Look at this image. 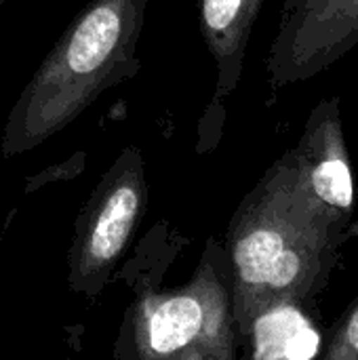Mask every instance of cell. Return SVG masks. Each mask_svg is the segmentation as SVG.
<instances>
[{
	"label": "cell",
	"instance_id": "obj_1",
	"mask_svg": "<svg viewBox=\"0 0 358 360\" xmlns=\"http://www.w3.org/2000/svg\"><path fill=\"white\" fill-rule=\"evenodd\" d=\"M148 0H91L63 30L11 108L0 154L32 152L74 122L103 91L139 72Z\"/></svg>",
	"mask_w": 358,
	"mask_h": 360
},
{
	"label": "cell",
	"instance_id": "obj_2",
	"mask_svg": "<svg viewBox=\"0 0 358 360\" xmlns=\"http://www.w3.org/2000/svg\"><path fill=\"white\" fill-rule=\"evenodd\" d=\"M342 215L306 186L295 150L287 152L247 196L230 230V257L243 310L255 314L306 291L323 268V251Z\"/></svg>",
	"mask_w": 358,
	"mask_h": 360
},
{
	"label": "cell",
	"instance_id": "obj_3",
	"mask_svg": "<svg viewBox=\"0 0 358 360\" xmlns=\"http://www.w3.org/2000/svg\"><path fill=\"white\" fill-rule=\"evenodd\" d=\"M148 186L139 148H124L103 173L74 224L68 283L76 295L97 297L108 285L146 209Z\"/></svg>",
	"mask_w": 358,
	"mask_h": 360
},
{
	"label": "cell",
	"instance_id": "obj_4",
	"mask_svg": "<svg viewBox=\"0 0 358 360\" xmlns=\"http://www.w3.org/2000/svg\"><path fill=\"white\" fill-rule=\"evenodd\" d=\"M224 291L196 281L171 293H141L129 310L116 360H188L219 354L226 325Z\"/></svg>",
	"mask_w": 358,
	"mask_h": 360
},
{
	"label": "cell",
	"instance_id": "obj_5",
	"mask_svg": "<svg viewBox=\"0 0 358 360\" xmlns=\"http://www.w3.org/2000/svg\"><path fill=\"white\" fill-rule=\"evenodd\" d=\"M358 40V0H287L270 72L291 82L325 68Z\"/></svg>",
	"mask_w": 358,
	"mask_h": 360
},
{
	"label": "cell",
	"instance_id": "obj_6",
	"mask_svg": "<svg viewBox=\"0 0 358 360\" xmlns=\"http://www.w3.org/2000/svg\"><path fill=\"white\" fill-rule=\"evenodd\" d=\"M295 154L308 190L338 215H348L354 205V181L338 99L312 110Z\"/></svg>",
	"mask_w": 358,
	"mask_h": 360
},
{
	"label": "cell",
	"instance_id": "obj_7",
	"mask_svg": "<svg viewBox=\"0 0 358 360\" xmlns=\"http://www.w3.org/2000/svg\"><path fill=\"white\" fill-rule=\"evenodd\" d=\"M262 4L264 0H198L200 32L217 65L213 101H224L236 89Z\"/></svg>",
	"mask_w": 358,
	"mask_h": 360
},
{
	"label": "cell",
	"instance_id": "obj_8",
	"mask_svg": "<svg viewBox=\"0 0 358 360\" xmlns=\"http://www.w3.org/2000/svg\"><path fill=\"white\" fill-rule=\"evenodd\" d=\"M253 360H314L321 352V333L291 302L262 308L251 323Z\"/></svg>",
	"mask_w": 358,
	"mask_h": 360
},
{
	"label": "cell",
	"instance_id": "obj_9",
	"mask_svg": "<svg viewBox=\"0 0 358 360\" xmlns=\"http://www.w3.org/2000/svg\"><path fill=\"white\" fill-rule=\"evenodd\" d=\"M84 160H87V154L84 152H76L68 160H63L59 165H51V167L34 173L32 177L25 179V188H23L25 194H32V192L40 190L42 186H49V184H55V181H70V179H74L76 175L82 173Z\"/></svg>",
	"mask_w": 358,
	"mask_h": 360
},
{
	"label": "cell",
	"instance_id": "obj_10",
	"mask_svg": "<svg viewBox=\"0 0 358 360\" xmlns=\"http://www.w3.org/2000/svg\"><path fill=\"white\" fill-rule=\"evenodd\" d=\"M327 360H358V302L346 314Z\"/></svg>",
	"mask_w": 358,
	"mask_h": 360
},
{
	"label": "cell",
	"instance_id": "obj_11",
	"mask_svg": "<svg viewBox=\"0 0 358 360\" xmlns=\"http://www.w3.org/2000/svg\"><path fill=\"white\" fill-rule=\"evenodd\" d=\"M4 2H6V0H0V6H2V4H4Z\"/></svg>",
	"mask_w": 358,
	"mask_h": 360
}]
</instances>
